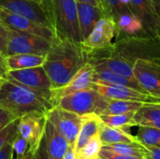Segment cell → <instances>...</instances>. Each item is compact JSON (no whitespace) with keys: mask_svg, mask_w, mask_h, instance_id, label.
<instances>
[{"mask_svg":"<svg viewBox=\"0 0 160 159\" xmlns=\"http://www.w3.org/2000/svg\"><path fill=\"white\" fill-rule=\"evenodd\" d=\"M85 63L86 53L81 43L55 37L45 55L42 67L52 89H57L68 84Z\"/></svg>","mask_w":160,"mask_h":159,"instance_id":"6da1fadb","label":"cell"},{"mask_svg":"<svg viewBox=\"0 0 160 159\" xmlns=\"http://www.w3.org/2000/svg\"><path fill=\"white\" fill-rule=\"evenodd\" d=\"M52 92H39L4 78L0 82V108L20 118L30 112L44 113L53 108Z\"/></svg>","mask_w":160,"mask_h":159,"instance_id":"7a4b0ae2","label":"cell"},{"mask_svg":"<svg viewBox=\"0 0 160 159\" xmlns=\"http://www.w3.org/2000/svg\"><path fill=\"white\" fill-rule=\"evenodd\" d=\"M41 4L49 16L55 37L76 43L82 41L76 0H42Z\"/></svg>","mask_w":160,"mask_h":159,"instance_id":"3957f363","label":"cell"},{"mask_svg":"<svg viewBox=\"0 0 160 159\" xmlns=\"http://www.w3.org/2000/svg\"><path fill=\"white\" fill-rule=\"evenodd\" d=\"M110 51L132 64L139 59L160 63L159 42L157 37L148 33L120 37L110 47Z\"/></svg>","mask_w":160,"mask_h":159,"instance_id":"277c9868","label":"cell"},{"mask_svg":"<svg viewBox=\"0 0 160 159\" xmlns=\"http://www.w3.org/2000/svg\"><path fill=\"white\" fill-rule=\"evenodd\" d=\"M110 99L101 96L94 86L62 97L54 107L74 112L80 116L90 113L102 114L106 110Z\"/></svg>","mask_w":160,"mask_h":159,"instance_id":"5b68a950","label":"cell"},{"mask_svg":"<svg viewBox=\"0 0 160 159\" xmlns=\"http://www.w3.org/2000/svg\"><path fill=\"white\" fill-rule=\"evenodd\" d=\"M51 44L52 41H49L43 37L28 33L9 30L7 55L8 56L17 53L46 55Z\"/></svg>","mask_w":160,"mask_h":159,"instance_id":"8992f818","label":"cell"},{"mask_svg":"<svg viewBox=\"0 0 160 159\" xmlns=\"http://www.w3.org/2000/svg\"><path fill=\"white\" fill-rule=\"evenodd\" d=\"M0 22L8 29L12 31L28 33L43 37L49 41H52L55 37V34L52 28L2 7H0Z\"/></svg>","mask_w":160,"mask_h":159,"instance_id":"52a82bcc","label":"cell"},{"mask_svg":"<svg viewBox=\"0 0 160 159\" xmlns=\"http://www.w3.org/2000/svg\"><path fill=\"white\" fill-rule=\"evenodd\" d=\"M46 119L49 120L67 140L69 147L74 149L82 126V116L61 108L53 107L46 112Z\"/></svg>","mask_w":160,"mask_h":159,"instance_id":"ba28073f","label":"cell"},{"mask_svg":"<svg viewBox=\"0 0 160 159\" xmlns=\"http://www.w3.org/2000/svg\"><path fill=\"white\" fill-rule=\"evenodd\" d=\"M116 37V22L113 17L104 16L95 25L89 36L81 42L84 52L107 49Z\"/></svg>","mask_w":160,"mask_h":159,"instance_id":"9c48e42d","label":"cell"},{"mask_svg":"<svg viewBox=\"0 0 160 159\" xmlns=\"http://www.w3.org/2000/svg\"><path fill=\"white\" fill-rule=\"evenodd\" d=\"M133 74L143 91L160 99V63L136 60L133 65Z\"/></svg>","mask_w":160,"mask_h":159,"instance_id":"30bf717a","label":"cell"},{"mask_svg":"<svg viewBox=\"0 0 160 159\" xmlns=\"http://www.w3.org/2000/svg\"><path fill=\"white\" fill-rule=\"evenodd\" d=\"M46 114L30 112L19 118L17 134L24 140L31 151L36 152L44 133Z\"/></svg>","mask_w":160,"mask_h":159,"instance_id":"8fae6325","label":"cell"},{"mask_svg":"<svg viewBox=\"0 0 160 159\" xmlns=\"http://www.w3.org/2000/svg\"><path fill=\"white\" fill-rule=\"evenodd\" d=\"M93 86L101 96L110 100H131L143 103L160 102L159 98L148 94L147 92L132 87L108 84L100 82H95Z\"/></svg>","mask_w":160,"mask_h":159,"instance_id":"7c38bea8","label":"cell"},{"mask_svg":"<svg viewBox=\"0 0 160 159\" xmlns=\"http://www.w3.org/2000/svg\"><path fill=\"white\" fill-rule=\"evenodd\" d=\"M6 79L39 92H52V82L43 67L8 70Z\"/></svg>","mask_w":160,"mask_h":159,"instance_id":"4fadbf2b","label":"cell"},{"mask_svg":"<svg viewBox=\"0 0 160 159\" xmlns=\"http://www.w3.org/2000/svg\"><path fill=\"white\" fill-rule=\"evenodd\" d=\"M0 7L12 13L27 17L52 29L44 7L35 0H0Z\"/></svg>","mask_w":160,"mask_h":159,"instance_id":"5bb4252c","label":"cell"},{"mask_svg":"<svg viewBox=\"0 0 160 159\" xmlns=\"http://www.w3.org/2000/svg\"><path fill=\"white\" fill-rule=\"evenodd\" d=\"M94 75H95L94 67L88 62L85 63L82 67V68L75 74V76L68 82V84H66L61 88L52 90L51 100L52 106L54 107L57 100L64 96L92 87L94 84Z\"/></svg>","mask_w":160,"mask_h":159,"instance_id":"9a60e30c","label":"cell"},{"mask_svg":"<svg viewBox=\"0 0 160 159\" xmlns=\"http://www.w3.org/2000/svg\"><path fill=\"white\" fill-rule=\"evenodd\" d=\"M128 7L142 21L145 31L149 35L156 37V31L160 24V18L151 0H131Z\"/></svg>","mask_w":160,"mask_h":159,"instance_id":"2e32d148","label":"cell"},{"mask_svg":"<svg viewBox=\"0 0 160 159\" xmlns=\"http://www.w3.org/2000/svg\"><path fill=\"white\" fill-rule=\"evenodd\" d=\"M43 137L45 139L49 159L63 158L69 148L68 142L47 119L45 122Z\"/></svg>","mask_w":160,"mask_h":159,"instance_id":"e0dca14e","label":"cell"},{"mask_svg":"<svg viewBox=\"0 0 160 159\" xmlns=\"http://www.w3.org/2000/svg\"><path fill=\"white\" fill-rule=\"evenodd\" d=\"M77 8L81 37L83 40L92 32L96 23L105 15L99 7L87 3L77 2Z\"/></svg>","mask_w":160,"mask_h":159,"instance_id":"ac0fdd59","label":"cell"},{"mask_svg":"<svg viewBox=\"0 0 160 159\" xmlns=\"http://www.w3.org/2000/svg\"><path fill=\"white\" fill-rule=\"evenodd\" d=\"M82 126L74 145L76 155L84 147V145L96 135L99 134L102 125L100 116L96 113H90L82 116Z\"/></svg>","mask_w":160,"mask_h":159,"instance_id":"d6986e66","label":"cell"},{"mask_svg":"<svg viewBox=\"0 0 160 159\" xmlns=\"http://www.w3.org/2000/svg\"><path fill=\"white\" fill-rule=\"evenodd\" d=\"M116 22V38L123 36H132L147 33L142 21L134 15L131 10H127L115 18Z\"/></svg>","mask_w":160,"mask_h":159,"instance_id":"ffe728a7","label":"cell"},{"mask_svg":"<svg viewBox=\"0 0 160 159\" xmlns=\"http://www.w3.org/2000/svg\"><path fill=\"white\" fill-rule=\"evenodd\" d=\"M133 125L160 129V102L143 103L134 113Z\"/></svg>","mask_w":160,"mask_h":159,"instance_id":"44dd1931","label":"cell"},{"mask_svg":"<svg viewBox=\"0 0 160 159\" xmlns=\"http://www.w3.org/2000/svg\"><path fill=\"white\" fill-rule=\"evenodd\" d=\"M94 68H95L94 82H104V83H108V84L132 87V88L143 91L136 80L128 79L127 77L119 75V74L112 72V71H111L107 68H104V67H94Z\"/></svg>","mask_w":160,"mask_h":159,"instance_id":"7402d4cb","label":"cell"},{"mask_svg":"<svg viewBox=\"0 0 160 159\" xmlns=\"http://www.w3.org/2000/svg\"><path fill=\"white\" fill-rule=\"evenodd\" d=\"M8 70L25 69L37 67H42L45 61V55L31 53H17L8 55L6 58Z\"/></svg>","mask_w":160,"mask_h":159,"instance_id":"603a6c76","label":"cell"},{"mask_svg":"<svg viewBox=\"0 0 160 159\" xmlns=\"http://www.w3.org/2000/svg\"><path fill=\"white\" fill-rule=\"evenodd\" d=\"M99 138L103 145H110L115 143H133L138 142L135 136L128 131L120 128L108 127L102 123L99 130Z\"/></svg>","mask_w":160,"mask_h":159,"instance_id":"cb8c5ba5","label":"cell"},{"mask_svg":"<svg viewBox=\"0 0 160 159\" xmlns=\"http://www.w3.org/2000/svg\"><path fill=\"white\" fill-rule=\"evenodd\" d=\"M135 112H128L124 114H100L99 116L104 125L128 131L129 127H134L133 116Z\"/></svg>","mask_w":160,"mask_h":159,"instance_id":"d4e9b609","label":"cell"},{"mask_svg":"<svg viewBox=\"0 0 160 159\" xmlns=\"http://www.w3.org/2000/svg\"><path fill=\"white\" fill-rule=\"evenodd\" d=\"M143 102L131 100H110L106 110L102 114H124L137 112Z\"/></svg>","mask_w":160,"mask_h":159,"instance_id":"484cf974","label":"cell"},{"mask_svg":"<svg viewBox=\"0 0 160 159\" xmlns=\"http://www.w3.org/2000/svg\"><path fill=\"white\" fill-rule=\"evenodd\" d=\"M102 148L108 151H111L114 154H118V155L144 157V146L139 142L115 143V144H110V145H103Z\"/></svg>","mask_w":160,"mask_h":159,"instance_id":"4316f807","label":"cell"},{"mask_svg":"<svg viewBox=\"0 0 160 159\" xmlns=\"http://www.w3.org/2000/svg\"><path fill=\"white\" fill-rule=\"evenodd\" d=\"M135 137L138 142L143 146L160 148V129L149 127H139Z\"/></svg>","mask_w":160,"mask_h":159,"instance_id":"83f0119b","label":"cell"},{"mask_svg":"<svg viewBox=\"0 0 160 159\" xmlns=\"http://www.w3.org/2000/svg\"><path fill=\"white\" fill-rule=\"evenodd\" d=\"M102 146L103 144L99 138V134L96 135L77 154V157L79 159H96L99 157Z\"/></svg>","mask_w":160,"mask_h":159,"instance_id":"f1b7e54d","label":"cell"},{"mask_svg":"<svg viewBox=\"0 0 160 159\" xmlns=\"http://www.w3.org/2000/svg\"><path fill=\"white\" fill-rule=\"evenodd\" d=\"M99 7L105 16L113 17L114 19L124 11L130 10L128 7L122 5L120 0H98Z\"/></svg>","mask_w":160,"mask_h":159,"instance_id":"f546056e","label":"cell"},{"mask_svg":"<svg viewBox=\"0 0 160 159\" xmlns=\"http://www.w3.org/2000/svg\"><path fill=\"white\" fill-rule=\"evenodd\" d=\"M18 122H19V118L15 119L14 121L9 123L8 126H6L2 130H0V150L9 139L16 136Z\"/></svg>","mask_w":160,"mask_h":159,"instance_id":"4dcf8cb0","label":"cell"},{"mask_svg":"<svg viewBox=\"0 0 160 159\" xmlns=\"http://www.w3.org/2000/svg\"><path fill=\"white\" fill-rule=\"evenodd\" d=\"M9 29H8L1 22H0V55L7 57V50H8V40Z\"/></svg>","mask_w":160,"mask_h":159,"instance_id":"1f68e13d","label":"cell"},{"mask_svg":"<svg viewBox=\"0 0 160 159\" xmlns=\"http://www.w3.org/2000/svg\"><path fill=\"white\" fill-rule=\"evenodd\" d=\"M99 157L104 159H145L144 157H137V156H124V155H118L114 154L111 151H108L106 149H101L99 153Z\"/></svg>","mask_w":160,"mask_h":159,"instance_id":"d6a6232c","label":"cell"},{"mask_svg":"<svg viewBox=\"0 0 160 159\" xmlns=\"http://www.w3.org/2000/svg\"><path fill=\"white\" fill-rule=\"evenodd\" d=\"M15 119H17V117H15L12 113L0 108V130H2L6 126H8Z\"/></svg>","mask_w":160,"mask_h":159,"instance_id":"836d02e7","label":"cell"},{"mask_svg":"<svg viewBox=\"0 0 160 159\" xmlns=\"http://www.w3.org/2000/svg\"><path fill=\"white\" fill-rule=\"evenodd\" d=\"M33 159H49L48 152H47V147H46V142L45 139L42 136V139L34 154Z\"/></svg>","mask_w":160,"mask_h":159,"instance_id":"e575fe53","label":"cell"},{"mask_svg":"<svg viewBox=\"0 0 160 159\" xmlns=\"http://www.w3.org/2000/svg\"><path fill=\"white\" fill-rule=\"evenodd\" d=\"M16 136L9 139L0 150V159H11L12 157V143Z\"/></svg>","mask_w":160,"mask_h":159,"instance_id":"d590c367","label":"cell"},{"mask_svg":"<svg viewBox=\"0 0 160 159\" xmlns=\"http://www.w3.org/2000/svg\"><path fill=\"white\" fill-rule=\"evenodd\" d=\"M144 157L145 159H160V148L144 146Z\"/></svg>","mask_w":160,"mask_h":159,"instance_id":"8d00e7d4","label":"cell"},{"mask_svg":"<svg viewBox=\"0 0 160 159\" xmlns=\"http://www.w3.org/2000/svg\"><path fill=\"white\" fill-rule=\"evenodd\" d=\"M7 57H4L2 55H0V74L6 78L7 76V73L8 71V66H7V60H6Z\"/></svg>","mask_w":160,"mask_h":159,"instance_id":"74e56055","label":"cell"},{"mask_svg":"<svg viewBox=\"0 0 160 159\" xmlns=\"http://www.w3.org/2000/svg\"><path fill=\"white\" fill-rule=\"evenodd\" d=\"M62 159H79V158H78V157H77V155H76V153H75L74 149H73V148H71V147H69V148H68V150L67 151V153L65 154L64 157H63Z\"/></svg>","mask_w":160,"mask_h":159,"instance_id":"f35d334b","label":"cell"},{"mask_svg":"<svg viewBox=\"0 0 160 159\" xmlns=\"http://www.w3.org/2000/svg\"><path fill=\"white\" fill-rule=\"evenodd\" d=\"M151 2H152V4L154 6L158 17L160 18V0H151Z\"/></svg>","mask_w":160,"mask_h":159,"instance_id":"ab89813d","label":"cell"},{"mask_svg":"<svg viewBox=\"0 0 160 159\" xmlns=\"http://www.w3.org/2000/svg\"><path fill=\"white\" fill-rule=\"evenodd\" d=\"M77 2H82V3H87V4H91L97 7H99V2L98 0H76Z\"/></svg>","mask_w":160,"mask_h":159,"instance_id":"60d3db41","label":"cell"},{"mask_svg":"<svg viewBox=\"0 0 160 159\" xmlns=\"http://www.w3.org/2000/svg\"><path fill=\"white\" fill-rule=\"evenodd\" d=\"M120 1H121V3H122V5H123V6H125V7H128L129 3H130V1H131V0H120ZM128 8H129V7H128Z\"/></svg>","mask_w":160,"mask_h":159,"instance_id":"b9f144b4","label":"cell"},{"mask_svg":"<svg viewBox=\"0 0 160 159\" xmlns=\"http://www.w3.org/2000/svg\"><path fill=\"white\" fill-rule=\"evenodd\" d=\"M156 37H157V38H158V42H159V45H160V24H159V26L158 27L157 31H156Z\"/></svg>","mask_w":160,"mask_h":159,"instance_id":"7bdbcfd3","label":"cell"},{"mask_svg":"<svg viewBox=\"0 0 160 159\" xmlns=\"http://www.w3.org/2000/svg\"><path fill=\"white\" fill-rule=\"evenodd\" d=\"M3 79H4V77H3V76H2V75L0 74V82H1V81H2Z\"/></svg>","mask_w":160,"mask_h":159,"instance_id":"ee69618b","label":"cell"},{"mask_svg":"<svg viewBox=\"0 0 160 159\" xmlns=\"http://www.w3.org/2000/svg\"><path fill=\"white\" fill-rule=\"evenodd\" d=\"M35 1H37V2H38V3H40V4H41V2H42V0H35Z\"/></svg>","mask_w":160,"mask_h":159,"instance_id":"f6af8a7d","label":"cell"},{"mask_svg":"<svg viewBox=\"0 0 160 159\" xmlns=\"http://www.w3.org/2000/svg\"><path fill=\"white\" fill-rule=\"evenodd\" d=\"M96 159H104V158H102L101 157H97V158H96Z\"/></svg>","mask_w":160,"mask_h":159,"instance_id":"bcb514c9","label":"cell"},{"mask_svg":"<svg viewBox=\"0 0 160 159\" xmlns=\"http://www.w3.org/2000/svg\"><path fill=\"white\" fill-rule=\"evenodd\" d=\"M33 157H34V156H33ZM32 159H33V158H32Z\"/></svg>","mask_w":160,"mask_h":159,"instance_id":"7dc6e473","label":"cell"}]
</instances>
